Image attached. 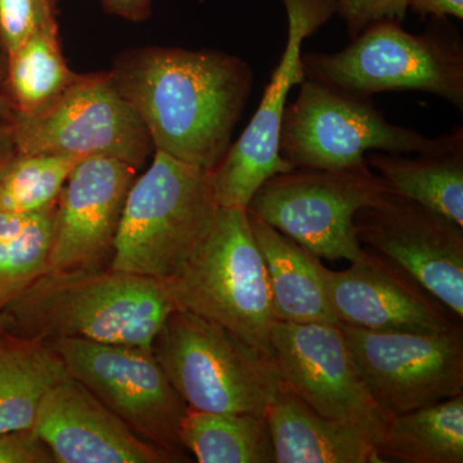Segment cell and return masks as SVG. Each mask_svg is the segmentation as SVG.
Instances as JSON below:
<instances>
[{
  "instance_id": "obj_17",
  "label": "cell",
  "mask_w": 463,
  "mask_h": 463,
  "mask_svg": "<svg viewBox=\"0 0 463 463\" xmlns=\"http://www.w3.org/2000/svg\"><path fill=\"white\" fill-rule=\"evenodd\" d=\"M323 279L339 325L422 334L458 325L437 298L371 252L341 272L323 268Z\"/></svg>"
},
{
  "instance_id": "obj_16",
  "label": "cell",
  "mask_w": 463,
  "mask_h": 463,
  "mask_svg": "<svg viewBox=\"0 0 463 463\" xmlns=\"http://www.w3.org/2000/svg\"><path fill=\"white\" fill-rule=\"evenodd\" d=\"M33 430L56 463H181L175 453L148 443L67 376L48 392Z\"/></svg>"
},
{
  "instance_id": "obj_29",
  "label": "cell",
  "mask_w": 463,
  "mask_h": 463,
  "mask_svg": "<svg viewBox=\"0 0 463 463\" xmlns=\"http://www.w3.org/2000/svg\"><path fill=\"white\" fill-rule=\"evenodd\" d=\"M0 463H56L33 429L0 435Z\"/></svg>"
},
{
  "instance_id": "obj_3",
  "label": "cell",
  "mask_w": 463,
  "mask_h": 463,
  "mask_svg": "<svg viewBox=\"0 0 463 463\" xmlns=\"http://www.w3.org/2000/svg\"><path fill=\"white\" fill-rule=\"evenodd\" d=\"M309 80L356 99L383 91H423L463 109V41L448 18H429L421 33L381 20L341 51L301 54Z\"/></svg>"
},
{
  "instance_id": "obj_25",
  "label": "cell",
  "mask_w": 463,
  "mask_h": 463,
  "mask_svg": "<svg viewBox=\"0 0 463 463\" xmlns=\"http://www.w3.org/2000/svg\"><path fill=\"white\" fill-rule=\"evenodd\" d=\"M54 209L35 214L0 212V313L50 270Z\"/></svg>"
},
{
  "instance_id": "obj_9",
  "label": "cell",
  "mask_w": 463,
  "mask_h": 463,
  "mask_svg": "<svg viewBox=\"0 0 463 463\" xmlns=\"http://www.w3.org/2000/svg\"><path fill=\"white\" fill-rule=\"evenodd\" d=\"M8 120L17 151L25 154L115 158L139 170L155 152L147 128L109 71L80 74L50 109L12 112Z\"/></svg>"
},
{
  "instance_id": "obj_23",
  "label": "cell",
  "mask_w": 463,
  "mask_h": 463,
  "mask_svg": "<svg viewBox=\"0 0 463 463\" xmlns=\"http://www.w3.org/2000/svg\"><path fill=\"white\" fill-rule=\"evenodd\" d=\"M377 452L383 462L462 463L463 395L390 417Z\"/></svg>"
},
{
  "instance_id": "obj_21",
  "label": "cell",
  "mask_w": 463,
  "mask_h": 463,
  "mask_svg": "<svg viewBox=\"0 0 463 463\" xmlns=\"http://www.w3.org/2000/svg\"><path fill=\"white\" fill-rule=\"evenodd\" d=\"M67 376L51 345L0 326V435L33 429L43 399Z\"/></svg>"
},
{
  "instance_id": "obj_24",
  "label": "cell",
  "mask_w": 463,
  "mask_h": 463,
  "mask_svg": "<svg viewBox=\"0 0 463 463\" xmlns=\"http://www.w3.org/2000/svg\"><path fill=\"white\" fill-rule=\"evenodd\" d=\"M181 440L200 463H276L265 416L205 412L188 407Z\"/></svg>"
},
{
  "instance_id": "obj_2",
  "label": "cell",
  "mask_w": 463,
  "mask_h": 463,
  "mask_svg": "<svg viewBox=\"0 0 463 463\" xmlns=\"http://www.w3.org/2000/svg\"><path fill=\"white\" fill-rule=\"evenodd\" d=\"M165 281L114 268L48 270L0 313V326L50 344L80 339L151 347L173 310Z\"/></svg>"
},
{
  "instance_id": "obj_4",
  "label": "cell",
  "mask_w": 463,
  "mask_h": 463,
  "mask_svg": "<svg viewBox=\"0 0 463 463\" xmlns=\"http://www.w3.org/2000/svg\"><path fill=\"white\" fill-rule=\"evenodd\" d=\"M219 207L210 172L155 151L128 194L109 267L170 281L209 236Z\"/></svg>"
},
{
  "instance_id": "obj_27",
  "label": "cell",
  "mask_w": 463,
  "mask_h": 463,
  "mask_svg": "<svg viewBox=\"0 0 463 463\" xmlns=\"http://www.w3.org/2000/svg\"><path fill=\"white\" fill-rule=\"evenodd\" d=\"M58 0H0V53L16 50L42 26L57 21Z\"/></svg>"
},
{
  "instance_id": "obj_6",
  "label": "cell",
  "mask_w": 463,
  "mask_h": 463,
  "mask_svg": "<svg viewBox=\"0 0 463 463\" xmlns=\"http://www.w3.org/2000/svg\"><path fill=\"white\" fill-rule=\"evenodd\" d=\"M166 283L178 309L219 323L273 356L269 282L248 210L219 207L209 236Z\"/></svg>"
},
{
  "instance_id": "obj_10",
  "label": "cell",
  "mask_w": 463,
  "mask_h": 463,
  "mask_svg": "<svg viewBox=\"0 0 463 463\" xmlns=\"http://www.w3.org/2000/svg\"><path fill=\"white\" fill-rule=\"evenodd\" d=\"M48 345L61 356L69 376L83 383L137 435L191 461L181 440L188 405L152 347L80 339H60Z\"/></svg>"
},
{
  "instance_id": "obj_26",
  "label": "cell",
  "mask_w": 463,
  "mask_h": 463,
  "mask_svg": "<svg viewBox=\"0 0 463 463\" xmlns=\"http://www.w3.org/2000/svg\"><path fill=\"white\" fill-rule=\"evenodd\" d=\"M80 160L70 155L17 151L0 173V212L35 214L53 210Z\"/></svg>"
},
{
  "instance_id": "obj_12",
  "label": "cell",
  "mask_w": 463,
  "mask_h": 463,
  "mask_svg": "<svg viewBox=\"0 0 463 463\" xmlns=\"http://www.w3.org/2000/svg\"><path fill=\"white\" fill-rule=\"evenodd\" d=\"M362 248L405 274L463 318V227L434 210L386 192L354 216Z\"/></svg>"
},
{
  "instance_id": "obj_32",
  "label": "cell",
  "mask_w": 463,
  "mask_h": 463,
  "mask_svg": "<svg viewBox=\"0 0 463 463\" xmlns=\"http://www.w3.org/2000/svg\"><path fill=\"white\" fill-rule=\"evenodd\" d=\"M16 152L17 146L14 142L11 123L7 118H3L0 115V173L3 172L11 158L16 155Z\"/></svg>"
},
{
  "instance_id": "obj_31",
  "label": "cell",
  "mask_w": 463,
  "mask_h": 463,
  "mask_svg": "<svg viewBox=\"0 0 463 463\" xmlns=\"http://www.w3.org/2000/svg\"><path fill=\"white\" fill-rule=\"evenodd\" d=\"M152 2L154 0H100L108 14L132 23H143L151 16Z\"/></svg>"
},
{
  "instance_id": "obj_1",
  "label": "cell",
  "mask_w": 463,
  "mask_h": 463,
  "mask_svg": "<svg viewBox=\"0 0 463 463\" xmlns=\"http://www.w3.org/2000/svg\"><path fill=\"white\" fill-rule=\"evenodd\" d=\"M109 72L155 151L207 172L227 155L254 87L250 63L214 50L133 48L116 56Z\"/></svg>"
},
{
  "instance_id": "obj_14",
  "label": "cell",
  "mask_w": 463,
  "mask_h": 463,
  "mask_svg": "<svg viewBox=\"0 0 463 463\" xmlns=\"http://www.w3.org/2000/svg\"><path fill=\"white\" fill-rule=\"evenodd\" d=\"M270 345L289 390L322 416L361 426L379 446L392 416L365 388L339 325L274 321Z\"/></svg>"
},
{
  "instance_id": "obj_8",
  "label": "cell",
  "mask_w": 463,
  "mask_h": 463,
  "mask_svg": "<svg viewBox=\"0 0 463 463\" xmlns=\"http://www.w3.org/2000/svg\"><path fill=\"white\" fill-rule=\"evenodd\" d=\"M434 138L390 123L371 99H356L306 79L286 105L279 156L291 169L335 170L362 165L368 152L414 154Z\"/></svg>"
},
{
  "instance_id": "obj_30",
  "label": "cell",
  "mask_w": 463,
  "mask_h": 463,
  "mask_svg": "<svg viewBox=\"0 0 463 463\" xmlns=\"http://www.w3.org/2000/svg\"><path fill=\"white\" fill-rule=\"evenodd\" d=\"M408 9L422 20L448 17L462 20L463 18V0H410Z\"/></svg>"
},
{
  "instance_id": "obj_20",
  "label": "cell",
  "mask_w": 463,
  "mask_h": 463,
  "mask_svg": "<svg viewBox=\"0 0 463 463\" xmlns=\"http://www.w3.org/2000/svg\"><path fill=\"white\" fill-rule=\"evenodd\" d=\"M249 219L267 267L274 321L339 325L328 300L321 259L260 219L250 214Z\"/></svg>"
},
{
  "instance_id": "obj_19",
  "label": "cell",
  "mask_w": 463,
  "mask_h": 463,
  "mask_svg": "<svg viewBox=\"0 0 463 463\" xmlns=\"http://www.w3.org/2000/svg\"><path fill=\"white\" fill-rule=\"evenodd\" d=\"M407 154L373 151L365 161L399 194L434 210L463 227V128L437 137L430 147Z\"/></svg>"
},
{
  "instance_id": "obj_33",
  "label": "cell",
  "mask_w": 463,
  "mask_h": 463,
  "mask_svg": "<svg viewBox=\"0 0 463 463\" xmlns=\"http://www.w3.org/2000/svg\"><path fill=\"white\" fill-rule=\"evenodd\" d=\"M5 54L0 53V115L3 118H9L11 116V105H9V100L7 97L3 93V83H5Z\"/></svg>"
},
{
  "instance_id": "obj_18",
  "label": "cell",
  "mask_w": 463,
  "mask_h": 463,
  "mask_svg": "<svg viewBox=\"0 0 463 463\" xmlns=\"http://www.w3.org/2000/svg\"><path fill=\"white\" fill-rule=\"evenodd\" d=\"M264 416L276 463H383L370 432L316 412L283 381Z\"/></svg>"
},
{
  "instance_id": "obj_13",
  "label": "cell",
  "mask_w": 463,
  "mask_h": 463,
  "mask_svg": "<svg viewBox=\"0 0 463 463\" xmlns=\"http://www.w3.org/2000/svg\"><path fill=\"white\" fill-rule=\"evenodd\" d=\"M282 5L288 14L285 51L248 127L210 172L222 207L246 209L261 183L291 170L279 151L283 111L289 90L306 80L301 61L304 41L337 14V0H282Z\"/></svg>"
},
{
  "instance_id": "obj_22",
  "label": "cell",
  "mask_w": 463,
  "mask_h": 463,
  "mask_svg": "<svg viewBox=\"0 0 463 463\" xmlns=\"http://www.w3.org/2000/svg\"><path fill=\"white\" fill-rule=\"evenodd\" d=\"M79 76L67 66L57 21H52L5 56L3 93L11 105V114H41L53 106Z\"/></svg>"
},
{
  "instance_id": "obj_11",
  "label": "cell",
  "mask_w": 463,
  "mask_h": 463,
  "mask_svg": "<svg viewBox=\"0 0 463 463\" xmlns=\"http://www.w3.org/2000/svg\"><path fill=\"white\" fill-rule=\"evenodd\" d=\"M339 326L365 388L390 416L463 395L461 323L437 334Z\"/></svg>"
},
{
  "instance_id": "obj_7",
  "label": "cell",
  "mask_w": 463,
  "mask_h": 463,
  "mask_svg": "<svg viewBox=\"0 0 463 463\" xmlns=\"http://www.w3.org/2000/svg\"><path fill=\"white\" fill-rule=\"evenodd\" d=\"M386 192L367 161L345 169L295 167L261 183L246 210L319 259L355 263L367 257L356 239V212Z\"/></svg>"
},
{
  "instance_id": "obj_28",
  "label": "cell",
  "mask_w": 463,
  "mask_h": 463,
  "mask_svg": "<svg viewBox=\"0 0 463 463\" xmlns=\"http://www.w3.org/2000/svg\"><path fill=\"white\" fill-rule=\"evenodd\" d=\"M408 3L410 0H337V14L345 21L347 36L354 39L376 21L403 23Z\"/></svg>"
},
{
  "instance_id": "obj_5",
  "label": "cell",
  "mask_w": 463,
  "mask_h": 463,
  "mask_svg": "<svg viewBox=\"0 0 463 463\" xmlns=\"http://www.w3.org/2000/svg\"><path fill=\"white\" fill-rule=\"evenodd\" d=\"M151 347L194 410L264 416L282 383L272 355L188 310H173Z\"/></svg>"
},
{
  "instance_id": "obj_15",
  "label": "cell",
  "mask_w": 463,
  "mask_h": 463,
  "mask_svg": "<svg viewBox=\"0 0 463 463\" xmlns=\"http://www.w3.org/2000/svg\"><path fill=\"white\" fill-rule=\"evenodd\" d=\"M137 175V167L115 158L79 161L54 209L50 270L111 265L125 201Z\"/></svg>"
}]
</instances>
